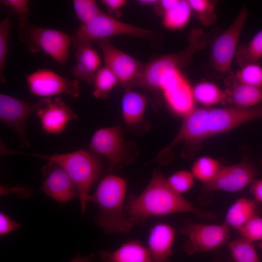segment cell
I'll return each instance as SVG.
<instances>
[{
    "instance_id": "cell-23",
    "label": "cell",
    "mask_w": 262,
    "mask_h": 262,
    "mask_svg": "<svg viewBox=\"0 0 262 262\" xmlns=\"http://www.w3.org/2000/svg\"><path fill=\"white\" fill-rule=\"evenodd\" d=\"M192 11L188 0H176L172 6L162 14L163 24L170 30L180 29L188 22Z\"/></svg>"
},
{
    "instance_id": "cell-14",
    "label": "cell",
    "mask_w": 262,
    "mask_h": 262,
    "mask_svg": "<svg viewBox=\"0 0 262 262\" xmlns=\"http://www.w3.org/2000/svg\"><path fill=\"white\" fill-rule=\"evenodd\" d=\"M256 174V169L251 163L243 161L230 166H221L215 178L204 185L208 191L236 192L250 184Z\"/></svg>"
},
{
    "instance_id": "cell-11",
    "label": "cell",
    "mask_w": 262,
    "mask_h": 262,
    "mask_svg": "<svg viewBox=\"0 0 262 262\" xmlns=\"http://www.w3.org/2000/svg\"><path fill=\"white\" fill-rule=\"evenodd\" d=\"M26 81L31 94L43 98H50L62 94L74 98L80 95L77 80H69L50 69H38L26 75Z\"/></svg>"
},
{
    "instance_id": "cell-27",
    "label": "cell",
    "mask_w": 262,
    "mask_h": 262,
    "mask_svg": "<svg viewBox=\"0 0 262 262\" xmlns=\"http://www.w3.org/2000/svg\"><path fill=\"white\" fill-rule=\"evenodd\" d=\"M119 82L114 74L106 66L100 68L96 73L93 84V95L100 99H106L111 90Z\"/></svg>"
},
{
    "instance_id": "cell-31",
    "label": "cell",
    "mask_w": 262,
    "mask_h": 262,
    "mask_svg": "<svg viewBox=\"0 0 262 262\" xmlns=\"http://www.w3.org/2000/svg\"><path fill=\"white\" fill-rule=\"evenodd\" d=\"M72 4L75 14L82 25L90 22L102 12L95 0H74Z\"/></svg>"
},
{
    "instance_id": "cell-42",
    "label": "cell",
    "mask_w": 262,
    "mask_h": 262,
    "mask_svg": "<svg viewBox=\"0 0 262 262\" xmlns=\"http://www.w3.org/2000/svg\"><path fill=\"white\" fill-rule=\"evenodd\" d=\"M258 246H259L260 248L262 249V240L259 242Z\"/></svg>"
},
{
    "instance_id": "cell-35",
    "label": "cell",
    "mask_w": 262,
    "mask_h": 262,
    "mask_svg": "<svg viewBox=\"0 0 262 262\" xmlns=\"http://www.w3.org/2000/svg\"><path fill=\"white\" fill-rule=\"evenodd\" d=\"M0 3L12 9L17 16L20 22L27 20L30 8L27 0H1Z\"/></svg>"
},
{
    "instance_id": "cell-6",
    "label": "cell",
    "mask_w": 262,
    "mask_h": 262,
    "mask_svg": "<svg viewBox=\"0 0 262 262\" xmlns=\"http://www.w3.org/2000/svg\"><path fill=\"white\" fill-rule=\"evenodd\" d=\"M20 40L32 52L42 51L60 64H65L68 57L71 37L58 30L38 27L27 21L20 22Z\"/></svg>"
},
{
    "instance_id": "cell-9",
    "label": "cell",
    "mask_w": 262,
    "mask_h": 262,
    "mask_svg": "<svg viewBox=\"0 0 262 262\" xmlns=\"http://www.w3.org/2000/svg\"><path fill=\"white\" fill-rule=\"evenodd\" d=\"M180 232L187 238L183 248L190 255L217 249L229 238V227L225 223L214 225L187 223Z\"/></svg>"
},
{
    "instance_id": "cell-40",
    "label": "cell",
    "mask_w": 262,
    "mask_h": 262,
    "mask_svg": "<svg viewBox=\"0 0 262 262\" xmlns=\"http://www.w3.org/2000/svg\"><path fill=\"white\" fill-rule=\"evenodd\" d=\"M169 55H171L172 57H173L174 58H175L177 61L180 64V66H182V67L183 68H184V66H183V65L181 61V60L180 59V58L175 53H173V54H170ZM150 62V61H149ZM148 62V63H149ZM147 63V64H145V66L144 67V70L142 72V73L140 76V77L139 78V79L137 80V81L136 82V86H138V87H140L139 86V82H140V80L141 79V78L142 76V74L143 73V72L146 68V66H147V64H148Z\"/></svg>"
},
{
    "instance_id": "cell-29",
    "label": "cell",
    "mask_w": 262,
    "mask_h": 262,
    "mask_svg": "<svg viewBox=\"0 0 262 262\" xmlns=\"http://www.w3.org/2000/svg\"><path fill=\"white\" fill-rule=\"evenodd\" d=\"M190 6L198 20L203 26H210L214 23L216 16L214 12L216 1L209 0H188Z\"/></svg>"
},
{
    "instance_id": "cell-13",
    "label": "cell",
    "mask_w": 262,
    "mask_h": 262,
    "mask_svg": "<svg viewBox=\"0 0 262 262\" xmlns=\"http://www.w3.org/2000/svg\"><path fill=\"white\" fill-rule=\"evenodd\" d=\"M89 148L91 152L107 158L112 168L122 165L127 157V146L118 126L97 130L91 139Z\"/></svg>"
},
{
    "instance_id": "cell-8",
    "label": "cell",
    "mask_w": 262,
    "mask_h": 262,
    "mask_svg": "<svg viewBox=\"0 0 262 262\" xmlns=\"http://www.w3.org/2000/svg\"><path fill=\"white\" fill-rule=\"evenodd\" d=\"M248 15L247 8L243 6L232 23L214 39L212 45L211 63L213 69L221 75L229 72L231 68Z\"/></svg>"
},
{
    "instance_id": "cell-17",
    "label": "cell",
    "mask_w": 262,
    "mask_h": 262,
    "mask_svg": "<svg viewBox=\"0 0 262 262\" xmlns=\"http://www.w3.org/2000/svg\"><path fill=\"white\" fill-rule=\"evenodd\" d=\"M175 231L170 225L158 223L150 229L148 238V248L151 262H168L172 252Z\"/></svg>"
},
{
    "instance_id": "cell-18",
    "label": "cell",
    "mask_w": 262,
    "mask_h": 262,
    "mask_svg": "<svg viewBox=\"0 0 262 262\" xmlns=\"http://www.w3.org/2000/svg\"><path fill=\"white\" fill-rule=\"evenodd\" d=\"M75 51L76 63L71 73L77 79L93 84L101 59L98 51L92 47V43L77 44Z\"/></svg>"
},
{
    "instance_id": "cell-33",
    "label": "cell",
    "mask_w": 262,
    "mask_h": 262,
    "mask_svg": "<svg viewBox=\"0 0 262 262\" xmlns=\"http://www.w3.org/2000/svg\"><path fill=\"white\" fill-rule=\"evenodd\" d=\"M11 26L10 17L6 18L0 23V80L2 83L6 82L3 72L8 52V38Z\"/></svg>"
},
{
    "instance_id": "cell-28",
    "label": "cell",
    "mask_w": 262,
    "mask_h": 262,
    "mask_svg": "<svg viewBox=\"0 0 262 262\" xmlns=\"http://www.w3.org/2000/svg\"><path fill=\"white\" fill-rule=\"evenodd\" d=\"M220 167L217 160L211 157H202L194 163L191 173L195 178L206 183L215 178Z\"/></svg>"
},
{
    "instance_id": "cell-21",
    "label": "cell",
    "mask_w": 262,
    "mask_h": 262,
    "mask_svg": "<svg viewBox=\"0 0 262 262\" xmlns=\"http://www.w3.org/2000/svg\"><path fill=\"white\" fill-rule=\"evenodd\" d=\"M259 202L255 199L241 197L236 200L228 209L225 223L238 230L249 220L258 215Z\"/></svg>"
},
{
    "instance_id": "cell-32",
    "label": "cell",
    "mask_w": 262,
    "mask_h": 262,
    "mask_svg": "<svg viewBox=\"0 0 262 262\" xmlns=\"http://www.w3.org/2000/svg\"><path fill=\"white\" fill-rule=\"evenodd\" d=\"M194 179L195 177L191 172L182 170L175 172L166 180L168 184L174 191L181 195L194 185Z\"/></svg>"
},
{
    "instance_id": "cell-37",
    "label": "cell",
    "mask_w": 262,
    "mask_h": 262,
    "mask_svg": "<svg viewBox=\"0 0 262 262\" xmlns=\"http://www.w3.org/2000/svg\"><path fill=\"white\" fill-rule=\"evenodd\" d=\"M101 1L110 14L118 13L119 10L126 3L124 0H103Z\"/></svg>"
},
{
    "instance_id": "cell-10",
    "label": "cell",
    "mask_w": 262,
    "mask_h": 262,
    "mask_svg": "<svg viewBox=\"0 0 262 262\" xmlns=\"http://www.w3.org/2000/svg\"><path fill=\"white\" fill-rule=\"evenodd\" d=\"M97 42L102 52L105 66L122 86H131L141 76L145 64L115 47L108 39Z\"/></svg>"
},
{
    "instance_id": "cell-26",
    "label": "cell",
    "mask_w": 262,
    "mask_h": 262,
    "mask_svg": "<svg viewBox=\"0 0 262 262\" xmlns=\"http://www.w3.org/2000/svg\"><path fill=\"white\" fill-rule=\"evenodd\" d=\"M235 262H261L253 243L241 237L228 243Z\"/></svg>"
},
{
    "instance_id": "cell-38",
    "label": "cell",
    "mask_w": 262,
    "mask_h": 262,
    "mask_svg": "<svg viewBox=\"0 0 262 262\" xmlns=\"http://www.w3.org/2000/svg\"><path fill=\"white\" fill-rule=\"evenodd\" d=\"M250 192L259 203H262V179L254 180L250 184Z\"/></svg>"
},
{
    "instance_id": "cell-4",
    "label": "cell",
    "mask_w": 262,
    "mask_h": 262,
    "mask_svg": "<svg viewBox=\"0 0 262 262\" xmlns=\"http://www.w3.org/2000/svg\"><path fill=\"white\" fill-rule=\"evenodd\" d=\"M127 189L123 178L108 175L100 181L95 192L89 195L88 202L99 207L96 222L106 232L127 233L134 225L123 213Z\"/></svg>"
},
{
    "instance_id": "cell-16",
    "label": "cell",
    "mask_w": 262,
    "mask_h": 262,
    "mask_svg": "<svg viewBox=\"0 0 262 262\" xmlns=\"http://www.w3.org/2000/svg\"><path fill=\"white\" fill-rule=\"evenodd\" d=\"M43 174L44 180L40 190L49 197L64 203L79 196L75 183L61 166L49 161Z\"/></svg>"
},
{
    "instance_id": "cell-12",
    "label": "cell",
    "mask_w": 262,
    "mask_h": 262,
    "mask_svg": "<svg viewBox=\"0 0 262 262\" xmlns=\"http://www.w3.org/2000/svg\"><path fill=\"white\" fill-rule=\"evenodd\" d=\"M39 101L33 103L9 95L0 94V119L16 133L22 146L30 147L26 124L29 116L36 113Z\"/></svg>"
},
{
    "instance_id": "cell-36",
    "label": "cell",
    "mask_w": 262,
    "mask_h": 262,
    "mask_svg": "<svg viewBox=\"0 0 262 262\" xmlns=\"http://www.w3.org/2000/svg\"><path fill=\"white\" fill-rule=\"evenodd\" d=\"M20 227V225L12 220L3 213H0V235H6L15 230Z\"/></svg>"
},
{
    "instance_id": "cell-30",
    "label": "cell",
    "mask_w": 262,
    "mask_h": 262,
    "mask_svg": "<svg viewBox=\"0 0 262 262\" xmlns=\"http://www.w3.org/2000/svg\"><path fill=\"white\" fill-rule=\"evenodd\" d=\"M233 76L236 82L262 88V67L257 63L241 67Z\"/></svg>"
},
{
    "instance_id": "cell-20",
    "label": "cell",
    "mask_w": 262,
    "mask_h": 262,
    "mask_svg": "<svg viewBox=\"0 0 262 262\" xmlns=\"http://www.w3.org/2000/svg\"><path fill=\"white\" fill-rule=\"evenodd\" d=\"M225 92V100L238 108H250L262 101V88L236 82Z\"/></svg>"
},
{
    "instance_id": "cell-24",
    "label": "cell",
    "mask_w": 262,
    "mask_h": 262,
    "mask_svg": "<svg viewBox=\"0 0 262 262\" xmlns=\"http://www.w3.org/2000/svg\"><path fill=\"white\" fill-rule=\"evenodd\" d=\"M235 57L241 67L256 64L262 58V29L248 43L240 46L237 49Z\"/></svg>"
},
{
    "instance_id": "cell-34",
    "label": "cell",
    "mask_w": 262,
    "mask_h": 262,
    "mask_svg": "<svg viewBox=\"0 0 262 262\" xmlns=\"http://www.w3.org/2000/svg\"><path fill=\"white\" fill-rule=\"evenodd\" d=\"M238 231L242 237L252 242L262 240V217L255 215L244 225Z\"/></svg>"
},
{
    "instance_id": "cell-41",
    "label": "cell",
    "mask_w": 262,
    "mask_h": 262,
    "mask_svg": "<svg viewBox=\"0 0 262 262\" xmlns=\"http://www.w3.org/2000/svg\"><path fill=\"white\" fill-rule=\"evenodd\" d=\"M139 2L144 4H157L158 2V0H139Z\"/></svg>"
},
{
    "instance_id": "cell-2",
    "label": "cell",
    "mask_w": 262,
    "mask_h": 262,
    "mask_svg": "<svg viewBox=\"0 0 262 262\" xmlns=\"http://www.w3.org/2000/svg\"><path fill=\"white\" fill-rule=\"evenodd\" d=\"M125 216L134 224H142L150 216L175 213H192L200 218L212 219V212L195 207L181 195L174 191L159 170L153 173L144 191L138 196L132 195L128 200Z\"/></svg>"
},
{
    "instance_id": "cell-3",
    "label": "cell",
    "mask_w": 262,
    "mask_h": 262,
    "mask_svg": "<svg viewBox=\"0 0 262 262\" xmlns=\"http://www.w3.org/2000/svg\"><path fill=\"white\" fill-rule=\"evenodd\" d=\"M178 61L167 54L154 58L146 66L141 87L160 92L169 108L183 116L194 108L192 87L183 75Z\"/></svg>"
},
{
    "instance_id": "cell-25",
    "label": "cell",
    "mask_w": 262,
    "mask_h": 262,
    "mask_svg": "<svg viewBox=\"0 0 262 262\" xmlns=\"http://www.w3.org/2000/svg\"><path fill=\"white\" fill-rule=\"evenodd\" d=\"M195 100L209 107L225 100L226 95L216 84L211 82H201L192 87Z\"/></svg>"
},
{
    "instance_id": "cell-5",
    "label": "cell",
    "mask_w": 262,
    "mask_h": 262,
    "mask_svg": "<svg viewBox=\"0 0 262 262\" xmlns=\"http://www.w3.org/2000/svg\"><path fill=\"white\" fill-rule=\"evenodd\" d=\"M3 154L28 155L54 162L63 168L75 183L80 198L81 211L84 213L88 202L89 191L101 169L99 159L94 153L80 150L52 155L27 153L3 147Z\"/></svg>"
},
{
    "instance_id": "cell-7",
    "label": "cell",
    "mask_w": 262,
    "mask_h": 262,
    "mask_svg": "<svg viewBox=\"0 0 262 262\" xmlns=\"http://www.w3.org/2000/svg\"><path fill=\"white\" fill-rule=\"evenodd\" d=\"M117 35L147 39L155 37V33L152 31L121 21L102 11L91 21L80 27L75 34V42L76 44L92 43Z\"/></svg>"
},
{
    "instance_id": "cell-39",
    "label": "cell",
    "mask_w": 262,
    "mask_h": 262,
    "mask_svg": "<svg viewBox=\"0 0 262 262\" xmlns=\"http://www.w3.org/2000/svg\"><path fill=\"white\" fill-rule=\"evenodd\" d=\"M95 256L91 254L90 256L82 257L79 254L74 257V258L70 262H96L95 260Z\"/></svg>"
},
{
    "instance_id": "cell-22",
    "label": "cell",
    "mask_w": 262,
    "mask_h": 262,
    "mask_svg": "<svg viewBox=\"0 0 262 262\" xmlns=\"http://www.w3.org/2000/svg\"><path fill=\"white\" fill-rule=\"evenodd\" d=\"M147 105L146 97L130 88H127L121 100L123 119L129 125L134 126L142 120Z\"/></svg>"
},
{
    "instance_id": "cell-15",
    "label": "cell",
    "mask_w": 262,
    "mask_h": 262,
    "mask_svg": "<svg viewBox=\"0 0 262 262\" xmlns=\"http://www.w3.org/2000/svg\"><path fill=\"white\" fill-rule=\"evenodd\" d=\"M36 114L43 130L48 133L59 134L68 123L77 118V115L59 98H42Z\"/></svg>"
},
{
    "instance_id": "cell-1",
    "label": "cell",
    "mask_w": 262,
    "mask_h": 262,
    "mask_svg": "<svg viewBox=\"0 0 262 262\" xmlns=\"http://www.w3.org/2000/svg\"><path fill=\"white\" fill-rule=\"evenodd\" d=\"M261 118L262 105L248 109L195 107L183 116L180 129L166 149L171 152L182 141L188 144H197L244 123Z\"/></svg>"
},
{
    "instance_id": "cell-19",
    "label": "cell",
    "mask_w": 262,
    "mask_h": 262,
    "mask_svg": "<svg viewBox=\"0 0 262 262\" xmlns=\"http://www.w3.org/2000/svg\"><path fill=\"white\" fill-rule=\"evenodd\" d=\"M99 259L103 262H151L148 247L138 240L129 241L113 251L102 250Z\"/></svg>"
}]
</instances>
